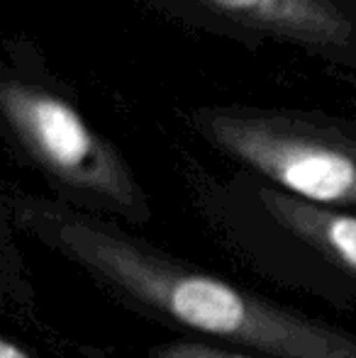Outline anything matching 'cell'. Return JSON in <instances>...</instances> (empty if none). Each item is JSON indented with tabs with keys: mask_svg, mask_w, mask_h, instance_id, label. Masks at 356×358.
Here are the masks:
<instances>
[{
	"mask_svg": "<svg viewBox=\"0 0 356 358\" xmlns=\"http://www.w3.org/2000/svg\"><path fill=\"white\" fill-rule=\"evenodd\" d=\"M24 222L115 295L190 331L237 341L273 358H356L354 334L188 268L90 217L39 208Z\"/></svg>",
	"mask_w": 356,
	"mask_h": 358,
	"instance_id": "1",
	"label": "cell"
},
{
	"mask_svg": "<svg viewBox=\"0 0 356 358\" xmlns=\"http://www.w3.org/2000/svg\"><path fill=\"white\" fill-rule=\"evenodd\" d=\"M200 127L288 195L318 205H356V142L344 134L262 115H203Z\"/></svg>",
	"mask_w": 356,
	"mask_h": 358,
	"instance_id": "2",
	"label": "cell"
},
{
	"mask_svg": "<svg viewBox=\"0 0 356 358\" xmlns=\"http://www.w3.org/2000/svg\"><path fill=\"white\" fill-rule=\"evenodd\" d=\"M3 110L20 144L69 188L108 203L127 217H147L142 190L120 154L64 100L22 83L3 85Z\"/></svg>",
	"mask_w": 356,
	"mask_h": 358,
	"instance_id": "3",
	"label": "cell"
},
{
	"mask_svg": "<svg viewBox=\"0 0 356 358\" xmlns=\"http://www.w3.org/2000/svg\"><path fill=\"white\" fill-rule=\"evenodd\" d=\"M262 203L290 234L300 236L322 256L356 275V217L278 190H262Z\"/></svg>",
	"mask_w": 356,
	"mask_h": 358,
	"instance_id": "4",
	"label": "cell"
},
{
	"mask_svg": "<svg viewBox=\"0 0 356 358\" xmlns=\"http://www.w3.org/2000/svg\"><path fill=\"white\" fill-rule=\"evenodd\" d=\"M210 3L254 24L295 37L334 42L344 34L342 20L322 0H210Z\"/></svg>",
	"mask_w": 356,
	"mask_h": 358,
	"instance_id": "5",
	"label": "cell"
},
{
	"mask_svg": "<svg viewBox=\"0 0 356 358\" xmlns=\"http://www.w3.org/2000/svg\"><path fill=\"white\" fill-rule=\"evenodd\" d=\"M149 358H252L244 354L215 349V346L200 344V341H169L149 354Z\"/></svg>",
	"mask_w": 356,
	"mask_h": 358,
	"instance_id": "6",
	"label": "cell"
},
{
	"mask_svg": "<svg viewBox=\"0 0 356 358\" xmlns=\"http://www.w3.org/2000/svg\"><path fill=\"white\" fill-rule=\"evenodd\" d=\"M0 358H32L22 346H17L15 341L10 339H3L0 341Z\"/></svg>",
	"mask_w": 356,
	"mask_h": 358,
	"instance_id": "7",
	"label": "cell"
}]
</instances>
